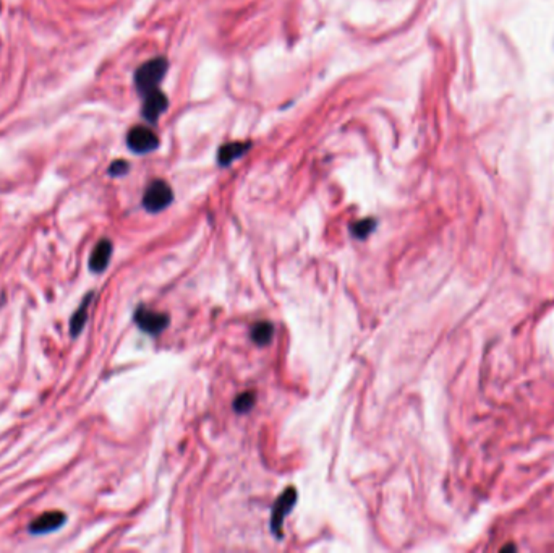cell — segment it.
<instances>
[{
  "instance_id": "cell-14",
  "label": "cell",
  "mask_w": 554,
  "mask_h": 553,
  "mask_svg": "<svg viewBox=\"0 0 554 553\" xmlns=\"http://www.w3.org/2000/svg\"><path fill=\"white\" fill-rule=\"evenodd\" d=\"M127 171H128V162H125V161H116L111 166V169H109L111 176H123V174H127Z\"/></svg>"
},
{
  "instance_id": "cell-9",
  "label": "cell",
  "mask_w": 554,
  "mask_h": 553,
  "mask_svg": "<svg viewBox=\"0 0 554 553\" xmlns=\"http://www.w3.org/2000/svg\"><path fill=\"white\" fill-rule=\"evenodd\" d=\"M248 148H250L248 143H229V145H224L219 150V162L222 166L230 164L232 161L237 159V157L245 155V153L248 151Z\"/></svg>"
},
{
  "instance_id": "cell-1",
  "label": "cell",
  "mask_w": 554,
  "mask_h": 553,
  "mask_svg": "<svg viewBox=\"0 0 554 553\" xmlns=\"http://www.w3.org/2000/svg\"><path fill=\"white\" fill-rule=\"evenodd\" d=\"M167 72V62L166 59H152V61L143 63V65L138 68L136 75H135V83L138 91L141 95H148V93L157 90V85H159L162 78H164Z\"/></svg>"
},
{
  "instance_id": "cell-12",
  "label": "cell",
  "mask_w": 554,
  "mask_h": 553,
  "mask_svg": "<svg viewBox=\"0 0 554 553\" xmlns=\"http://www.w3.org/2000/svg\"><path fill=\"white\" fill-rule=\"evenodd\" d=\"M255 401H256V396L253 391H245L237 396V399L234 401V409L239 414H245L248 412L251 407L255 406Z\"/></svg>"
},
{
  "instance_id": "cell-6",
  "label": "cell",
  "mask_w": 554,
  "mask_h": 553,
  "mask_svg": "<svg viewBox=\"0 0 554 553\" xmlns=\"http://www.w3.org/2000/svg\"><path fill=\"white\" fill-rule=\"evenodd\" d=\"M67 516L62 511H51L44 513L42 516H39L38 520H34L29 524V532L31 534H47V532L57 531L58 527L65 524Z\"/></svg>"
},
{
  "instance_id": "cell-5",
  "label": "cell",
  "mask_w": 554,
  "mask_h": 553,
  "mask_svg": "<svg viewBox=\"0 0 554 553\" xmlns=\"http://www.w3.org/2000/svg\"><path fill=\"white\" fill-rule=\"evenodd\" d=\"M127 143L130 146L132 151L140 153V155H145V153L155 151L157 146H159V138L155 132H151L148 127H133L130 132H128Z\"/></svg>"
},
{
  "instance_id": "cell-7",
  "label": "cell",
  "mask_w": 554,
  "mask_h": 553,
  "mask_svg": "<svg viewBox=\"0 0 554 553\" xmlns=\"http://www.w3.org/2000/svg\"><path fill=\"white\" fill-rule=\"evenodd\" d=\"M145 104H143V116L150 122H156L161 114L167 109V98L161 91H151L145 95Z\"/></svg>"
},
{
  "instance_id": "cell-4",
  "label": "cell",
  "mask_w": 554,
  "mask_h": 553,
  "mask_svg": "<svg viewBox=\"0 0 554 553\" xmlns=\"http://www.w3.org/2000/svg\"><path fill=\"white\" fill-rule=\"evenodd\" d=\"M135 323L148 334H159L169 327L171 317L167 313L152 312L146 307H140L135 312Z\"/></svg>"
},
{
  "instance_id": "cell-11",
  "label": "cell",
  "mask_w": 554,
  "mask_h": 553,
  "mask_svg": "<svg viewBox=\"0 0 554 553\" xmlns=\"http://www.w3.org/2000/svg\"><path fill=\"white\" fill-rule=\"evenodd\" d=\"M251 338H253L255 343L260 345L269 344L274 338V325L269 322L256 323L253 329H251Z\"/></svg>"
},
{
  "instance_id": "cell-8",
  "label": "cell",
  "mask_w": 554,
  "mask_h": 553,
  "mask_svg": "<svg viewBox=\"0 0 554 553\" xmlns=\"http://www.w3.org/2000/svg\"><path fill=\"white\" fill-rule=\"evenodd\" d=\"M111 255H112V242L102 239L96 247H94L91 254L90 270L93 273H102V271L107 268L109 261H111Z\"/></svg>"
},
{
  "instance_id": "cell-3",
  "label": "cell",
  "mask_w": 554,
  "mask_h": 553,
  "mask_svg": "<svg viewBox=\"0 0 554 553\" xmlns=\"http://www.w3.org/2000/svg\"><path fill=\"white\" fill-rule=\"evenodd\" d=\"M296 503V490L294 487H287L285 492L277 498L273 508V516H271V531L277 537H282V524H284L285 516L292 511V508Z\"/></svg>"
},
{
  "instance_id": "cell-2",
  "label": "cell",
  "mask_w": 554,
  "mask_h": 553,
  "mask_svg": "<svg viewBox=\"0 0 554 553\" xmlns=\"http://www.w3.org/2000/svg\"><path fill=\"white\" fill-rule=\"evenodd\" d=\"M172 200H174V194H172L171 185L164 180H155L148 185L145 196H143V206L150 213H159L172 203Z\"/></svg>"
},
{
  "instance_id": "cell-13",
  "label": "cell",
  "mask_w": 554,
  "mask_h": 553,
  "mask_svg": "<svg viewBox=\"0 0 554 553\" xmlns=\"http://www.w3.org/2000/svg\"><path fill=\"white\" fill-rule=\"evenodd\" d=\"M374 227H376V219H362L355 222L352 226V234L357 237V239L363 240L374 231Z\"/></svg>"
},
{
  "instance_id": "cell-10",
  "label": "cell",
  "mask_w": 554,
  "mask_h": 553,
  "mask_svg": "<svg viewBox=\"0 0 554 553\" xmlns=\"http://www.w3.org/2000/svg\"><path fill=\"white\" fill-rule=\"evenodd\" d=\"M91 300H93V293H90V294L86 295L85 300H83L81 305H80V309H78L77 312L73 313V317L70 320V333H72V336L80 334L83 327H85V323H86V320H88V307H90Z\"/></svg>"
}]
</instances>
